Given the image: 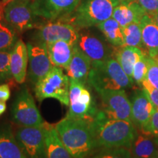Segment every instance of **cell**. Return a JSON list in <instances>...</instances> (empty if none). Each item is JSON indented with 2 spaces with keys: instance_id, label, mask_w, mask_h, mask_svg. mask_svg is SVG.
<instances>
[{
  "instance_id": "cell-1",
  "label": "cell",
  "mask_w": 158,
  "mask_h": 158,
  "mask_svg": "<svg viewBox=\"0 0 158 158\" xmlns=\"http://www.w3.org/2000/svg\"><path fill=\"white\" fill-rule=\"evenodd\" d=\"M97 148L126 147L130 149L138 135L133 122L108 118L102 110L90 121Z\"/></svg>"
},
{
  "instance_id": "cell-2",
  "label": "cell",
  "mask_w": 158,
  "mask_h": 158,
  "mask_svg": "<svg viewBox=\"0 0 158 158\" xmlns=\"http://www.w3.org/2000/svg\"><path fill=\"white\" fill-rule=\"evenodd\" d=\"M59 138L73 158H89L97 147L90 121L65 117L55 127Z\"/></svg>"
},
{
  "instance_id": "cell-3",
  "label": "cell",
  "mask_w": 158,
  "mask_h": 158,
  "mask_svg": "<svg viewBox=\"0 0 158 158\" xmlns=\"http://www.w3.org/2000/svg\"><path fill=\"white\" fill-rule=\"evenodd\" d=\"M87 82L97 92L104 89L124 90L133 84L121 65L112 57L103 62L92 63Z\"/></svg>"
},
{
  "instance_id": "cell-4",
  "label": "cell",
  "mask_w": 158,
  "mask_h": 158,
  "mask_svg": "<svg viewBox=\"0 0 158 158\" xmlns=\"http://www.w3.org/2000/svg\"><path fill=\"white\" fill-rule=\"evenodd\" d=\"M118 0H84L79 4L70 23L76 29H87L112 18Z\"/></svg>"
},
{
  "instance_id": "cell-5",
  "label": "cell",
  "mask_w": 158,
  "mask_h": 158,
  "mask_svg": "<svg viewBox=\"0 0 158 158\" xmlns=\"http://www.w3.org/2000/svg\"><path fill=\"white\" fill-rule=\"evenodd\" d=\"M37 100L42 102L47 98H54L64 106L70 105V78L61 68L54 66L35 84Z\"/></svg>"
},
{
  "instance_id": "cell-6",
  "label": "cell",
  "mask_w": 158,
  "mask_h": 158,
  "mask_svg": "<svg viewBox=\"0 0 158 158\" xmlns=\"http://www.w3.org/2000/svg\"><path fill=\"white\" fill-rule=\"evenodd\" d=\"M97 112L92 94L85 85L75 79H70V105L67 117L91 121Z\"/></svg>"
},
{
  "instance_id": "cell-7",
  "label": "cell",
  "mask_w": 158,
  "mask_h": 158,
  "mask_svg": "<svg viewBox=\"0 0 158 158\" xmlns=\"http://www.w3.org/2000/svg\"><path fill=\"white\" fill-rule=\"evenodd\" d=\"M12 117L21 127H35L44 123L34 98L28 89L18 94L12 106Z\"/></svg>"
},
{
  "instance_id": "cell-8",
  "label": "cell",
  "mask_w": 158,
  "mask_h": 158,
  "mask_svg": "<svg viewBox=\"0 0 158 158\" xmlns=\"http://www.w3.org/2000/svg\"><path fill=\"white\" fill-rule=\"evenodd\" d=\"M102 111L108 118L112 119H121L133 122L132 105L125 91L100 90Z\"/></svg>"
},
{
  "instance_id": "cell-9",
  "label": "cell",
  "mask_w": 158,
  "mask_h": 158,
  "mask_svg": "<svg viewBox=\"0 0 158 158\" xmlns=\"http://www.w3.org/2000/svg\"><path fill=\"white\" fill-rule=\"evenodd\" d=\"M47 122L35 127H21L16 139L28 158H47L45 132Z\"/></svg>"
},
{
  "instance_id": "cell-10",
  "label": "cell",
  "mask_w": 158,
  "mask_h": 158,
  "mask_svg": "<svg viewBox=\"0 0 158 158\" xmlns=\"http://www.w3.org/2000/svg\"><path fill=\"white\" fill-rule=\"evenodd\" d=\"M4 16L15 31L23 33L34 28L35 17L30 2L12 0L4 8Z\"/></svg>"
},
{
  "instance_id": "cell-11",
  "label": "cell",
  "mask_w": 158,
  "mask_h": 158,
  "mask_svg": "<svg viewBox=\"0 0 158 158\" xmlns=\"http://www.w3.org/2000/svg\"><path fill=\"white\" fill-rule=\"evenodd\" d=\"M81 0H34L31 7L37 16L48 21L67 17L76 10Z\"/></svg>"
},
{
  "instance_id": "cell-12",
  "label": "cell",
  "mask_w": 158,
  "mask_h": 158,
  "mask_svg": "<svg viewBox=\"0 0 158 158\" xmlns=\"http://www.w3.org/2000/svg\"><path fill=\"white\" fill-rule=\"evenodd\" d=\"M78 29L70 23L58 20L41 26L37 37L42 44H48L58 40H65L76 45L78 40Z\"/></svg>"
},
{
  "instance_id": "cell-13",
  "label": "cell",
  "mask_w": 158,
  "mask_h": 158,
  "mask_svg": "<svg viewBox=\"0 0 158 158\" xmlns=\"http://www.w3.org/2000/svg\"><path fill=\"white\" fill-rule=\"evenodd\" d=\"M29 54V78L32 84H36L54 67L45 44H27Z\"/></svg>"
},
{
  "instance_id": "cell-14",
  "label": "cell",
  "mask_w": 158,
  "mask_h": 158,
  "mask_svg": "<svg viewBox=\"0 0 158 158\" xmlns=\"http://www.w3.org/2000/svg\"><path fill=\"white\" fill-rule=\"evenodd\" d=\"M78 33L77 47L90 59L91 62H103L111 57L110 49L101 38L88 30H82Z\"/></svg>"
},
{
  "instance_id": "cell-15",
  "label": "cell",
  "mask_w": 158,
  "mask_h": 158,
  "mask_svg": "<svg viewBox=\"0 0 158 158\" xmlns=\"http://www.w3.org/2000/svg\"><path fill=\"white\" fill-rule=\"evenodd\" d=\"M29 54L27 45L19 40L10 51V67L12 76L19 84L24 83L27 78Z\"/></svg>"
},
{
  "instance_id": "cell-16",
  "label": "cell",
  "mask_w": 158,
  "mask_h": 158,
  "mask_svg": "<svg viewBox=\"0 0 158 158\" xmlns=\"http://www.w3.org/2000/svg\"><path fill=\"white\" fill-rule=\"evenodd\" d=\"M132 118L133 123L140 131L145 129L149 123L153 106L144 91H138L132 99Z\"/></svg>"
},
{
  "instance_id": "cell-17",
  "label": "cell",
  "mask_w": 158,
  "mask_h": 158,
  "mask_svg": "<svg viewBox=\"0 0 158 158\" xmlns=\"http://www.w3.org/2000/svg\"><path fill=\"white\" fill-rule=\"evenodd\" d=\"M45 45L52 64L66 70L73 56L76 45L65 40H58Z\"/></svg>"
},
{
  "instance_id": "cell-18",
  "label": "cell",
  "mask_w": 158,
  "mask_h": 158,
  "mask_svg": "<svg viewBox=\"0 0 158 158\" xmlns=\"http://www.w3.org/2000/svg\"><path fill=\"white\" fill-rule=\"evenodd\" d=\"M91 67L92 62L90 59L76 45L73 56L66 69L67 76L70 79H75L85 85L88 81Z\"/></svg>"
},
{
  "instance_id": "cell-19",
  "label": "cell",
  "mask_w": 158,
  "mask_h": 158,
  "mask_svg": "<svg viewBox=\"0 0 158 158\" xmlns=\"http://www.w3.org/2000/svg\"><path fill=\"white\" fill-rule=\"evenodd\" d=\"M146 13L138 2H120L114 9L112 18L123 28L131 23L140 22Z\"/></svg>"
},
{
  "instance_id": "cell-20",
  "label": "cell",
  "mask_w": 158,
  "mask_h": 158,
  "mask_svg": "<svg viewBox=\"0 0 158 158\" xmlns=\"http://www.w3.org/2000/svg\"><path fill=\"white\" fill-rule=\"evenodd\" d=\"M143 45L150 57L158 56V24L154 18L147 13L140 21Z\"/></svg>"
},
{
  "instance_id": "cell-21",
  "label": "cell",
  "mask_w": 158,
  "mask_h": 158,
  "mask_svg": "<svg viewBox=\"0 0 158 158\" xmlns=\"http://www.w3.org/2000/svg\"><path fill=\"white\" fill-rule=\"evenodd\" d=\"M157 137L141 132L138 133L130 150L133 158H157Z\"/></svg>"
},
{
  "instance_id": "cell-22",
  "label": "cell",
  "mask_w": 158,
  "mask_h": 158,
  "mask_svg": "<svg viewBox=\"0 0 158 158\" xmlns=\"http://www.w3.org/2000/svg\"><path fill=\"white\" fill-rule=\"evenodd\" d=\"M146 53L143 52L142 49L137 47L128 46V45L118 47L114 52L115 59L121 65L122 68L129 77L132 83H133L132 76H133L134 65Z\"/></svg>"
},
{
  "instance_id": "cell-23",
  "label": "cell",
  "mask_w": 158,
  "mask_h": 158,
  "mask_svg": "<svg viewBox=\"0 0 158 158\" xmlns=\"http://www.w3.org/2000/svg\"><path fill=\"white\" fill-rule=\"evenodd\" d=\"M47 158H73L59 138L56 128L47 123L45 132Z\"/></svg>"
},
{
  "instance_id": "cell-24",
  "label": "cell",
  "mask_w": 158,
  "mask_h": 158,
  "mask_svg": "<svg viewBox=\"0 0 158 158\" xmlns=\"http://www.w3.org/2000/svg\"><path fill=\"white\" fill-rule=\"evenodd\" d=\"M0 158H28L10 130L0 132Z\"/></svg>"
},
{
  "instance_id": "cell-25",
  "label": "cell",
  "mask_w": 158,
  "mask_h": 158,
  "mask_svg": "<svg viewBox=\"0 0 158 158\" xmlns=\"http://www.w3.org/2000/svg\"><path fill=\"white\" fill-rule=\"evenodd\" d=\"M98 27L108 42L114 46L119 47L124 45L123 28L113 18L99 23Z\"/></svg>"
},
{
  "instance_id": "cell-26",
  "label": "cell",
  "mask_w": 158,
  "mask_h": 158,
  "mask_svg": "<svg viewBox=\"0 0 158 158\" xmlns=\"http://www.w3.org/2000/svg\"><path fill=\"white\" fill-rule=\"evenodd\" d=\"M4 8L0 6V51L13 48L16 41V31L6 21L4 16Z\"/></svg>"
},
{
  "instance_id": "cell-27",
  "label": "cell",
  "mask_w": 158,
  "mask_h": 158,
  "mask_svg": "<svg viewBox=\"0 0 158 158\" xmlns=\"http://www.w3.org/2000/svg\"><path fill=\"white\" fill-rule=\"evenodd\" d=\"M124 45L137 47L142 49L144 47L142 40L141 27L140 22H133L123 27Z\"/></svg>"
},
{
  "instance_id": "cell-28",
  "label": "cell",
  "mask_w": 158,
  "mask_h": 158,
  "mask_svg": "<svg viewBox=\"0 0 158 158\" xmlns=\"http://www.w3.org/2000/svg\"><path fill=\"white\" fill-rule=\"evenodd\" d=\"M89 158H133L130 149L126 147H102Z\"/></svg>"
},
{
  "instance_id": "cell-29",
  "label": "cell",
  "mask_w": 158,
  "mask_h": 158,
  "mask_svg": "<svg viewBox=\"0 0 158 158\" xmlns=\"http://www.w3.org/2000/svg\"><path fill=\"white\" fill-rule=\"evenodd\" d=\"M147 55L148 54H146L134 65L133 76H132L133 84L135 83L138 85H141L143 81L146 79L148 70Z\"/></svg>"
},
{
  "instance_id": "cell-30",
  "label": "cell",
  "mask_w": 158,
  "mask_h": 158,
  "mask_svg": "<svg viewBox=\"0 0 158 158\" xmlns=\"http://www.w3.org/2000/svg\"><path fill=\"white\" fill-rule=\"evenodd\" d=\"M10 56L8 51H0V83H3L11 78L12 74L10 67Z\"/></svg>"
},
{
  "instance_id": "cell-31",
  "label": "cell",
  "mask_w": 158,
  "mask_h": 158,
  "mask_svg": "<svg viewBox=\"0 0 158 158\" xmlns=\"http://www.w3.org/2000/svg\"><path fill=\"white\" fill-rule=\"evenodd\" d=\"M148 70L146 79L154 87L158 89V58L147 55Z\"/></svg>"
},
{
  "instance_id": "cell-32",
  "label": "cell",
  "mask_w": 158,
  "mask_h": 158,
  "mask_svg": "<svg viewBox=\"0 0 158 158\" xmlns=\"http://www.w3.org/2000/svg\"><path fill=\"white\" fill-rule=\"evenodd\" d=\"M141 132L158 137V108H153L149 123L145 129Z\"/></svg>"
},
{
  "instance_id": "cell-33",
  "label": "cell",
  "mask_w": 158,
  "mask_h": 158,
  "mask_svg": "<svg viewBox=\"0 0 158 158\" xmlns=\"http://www.w3.org/2000/svg\"><path fill=\"white\" fill-rule=\"evenodd\" d=\"M141 86H143V90L152 102L153 107L158 108V89L150 84L147 79L143 81Z\"/></svg>"
},
{
  "instance_id": "cell-34",
  "label": "cell",
  "mask_w": 158,
  "mask_h": 158,
  "mask_svg": "<svg viewBox=\"0 0 158 158\" xmlns=\"http://www.w3.org/2000/svg\"><path fill=\"white\" fill-rule=\"evenodd\" d=\"M147 14L153 16L158 12V0H137Z\"/></svg>"
},
{
  "instance_id": "cell-35",
  "label": "cell",
  "mask_w": 158,
  "mask_h": 158,
  "mask_svg": "<svg viewBox=\"0 0 158 158\" xmlns=\"http://www.w3.org/2000/svg\"><path fill=\"white\" fill-rule=\"evenodd\" d=\"M10 98V89L8 84H0V101L6 102Z\"/></svg>"
},
{
  "instance_id": "cell-36",
  "label": "cell",
  "mask_w": 158,
  "mask_h": 158,
  "mask_svg": "<svg viewBox=\"0 0 158 158\" xmlns=\"http://www.w3.org/2000/svg\"><path fill=\"white\" fill-rule=\"evenodd\" d=\"M6 109H7V105L6 102L0 101V116L5 113Z\"/></svg>"
},
{
  "instance_id": "cell-37",
  "label": "cell",
  "mask_w": 158,
  "mask_h": 158,
  "mask_svg": "<svg viewBox=\"0 0 158 158\" xmlns=\"http://www.w3.org/2000/svg\"><path fill=\"white\" fill-rule=\"evenodd\" d=\"M11 1L12 0H2V5L4 7H5V6Z\"/></svg>"
},
{
  "instance_id": "cell-38",
  "label": "cell",
  "mask_w": 158,
  "mask_h": 158,
  "mask_svg": "<svg viewBox=\"0 0 158 158\" xmlns=\"http://www.w3.org/2000/svg\"><path fill=\"white\" fill-rule=\"evenodd\" d=\"M152 17L154 18V19L155 20V21L157 22V23L158 24V12H157V13H156Z\"/></svg>"
},
{
  "instance_id": "cell-39",
  "label": "cell",
  "mask_w": 158,
  "mask_h": 158,
  "mask_svg": "<svg viewBox=\"0 0 158 158\" xmlns=\"http://www.w3.org/2000/svg\"><path fill=\"white\" fill-rule=\"evenodd\" d=\"M119 2H130L135 1V0H118Z\"/></svg>"
},
{
  "instance_id": "cell-40",
  "label": "cell",
  "mask_w": 158,
  "mask_h": 158,
  "mask_svg": "<svg viewBox=\"0 0 158 158\" xmlns=\"http://www.w3.org/2000/svg\"><path fill=\"white\" fill-rule=\"evenodd\" d=\"M157 145H158V137H157ZM157 158H158V149H157Z\"/></svg>"
},
{
  "instance_id": "cell-41",
  "label": "cell",
  "mask_w": 158,
  "mask_h": 158,
  "mask_svg": "<svg viewBox=\"0 0 158 158\" xmlns=\"http://www.w3.org/2000/svg\"><path fill=\"white\" fill-rule=\"evenodd\" d=\"M1 4H2V2H1V0H0V6H1Z\"/></svg>"
},
{
  "instance_id": "cell-42",
  "label": "cell",
  "mask_w": 158,
  "mask_h": 158,
  "mask_svg": "<svg viewBox=\"0 0 158 158\" xmlns=\"http://www.w3.org/2000/svg\"><path fill=\"white\" fill-rule=\"evenodd\" d=\"M25 1H28V2H30L31 0H25Z\"/></svg>"
}]
</instances>
